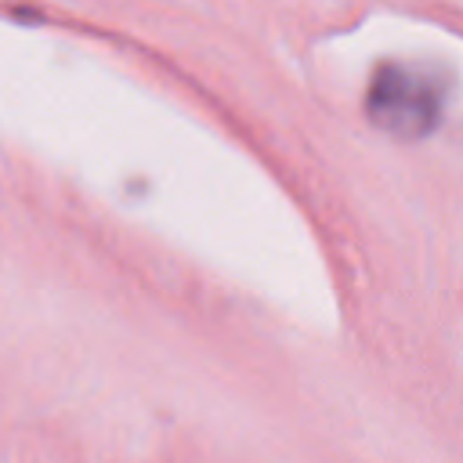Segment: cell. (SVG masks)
I'll return each instance as SVG.
<instances>
[{
	"mask_svg": "<svg viewBox=\"0 0 463 463\" xmlns=\"http://www.w3.org/2000/svg\"><path fill=\"white\" fill-rule=\"evenodd\" d=\"M445 98L449 87L434 69L416 61H383L369 80L365 112L383 134L416 141L441 123Z\"/></svg>",
	"mask_w": 463,
	"mask_h": 463,
	"instance_id": "obj_1",
	"label": "cell"
}]
</instances>
